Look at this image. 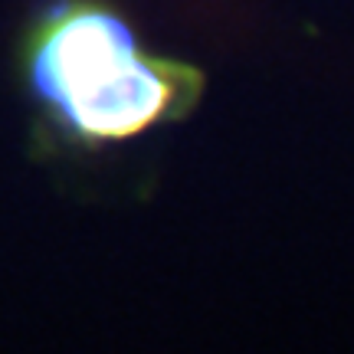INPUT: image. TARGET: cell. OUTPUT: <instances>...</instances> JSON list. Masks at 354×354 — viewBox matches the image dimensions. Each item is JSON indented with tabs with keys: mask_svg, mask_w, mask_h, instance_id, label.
I'll use <instances>...</instances> for the list:
<instances>
[{
	"mask_svg": "<svg viewBox=\"0 0 354 354\" xmlns=\"http://www.w3.org/2000/svg\"><path fill=\"white\" fill-rule=\"evenodd\" d=\"M26 88L66 138L109 145L184 118L201 99L203 73L145 53L99 0H56L26 37Z\"/></svg>",
	"mask_w": 354,
	"mask_h": 354,
	"instance_id": "6da1fadb",
	"label": "cell"
}]
</instances>
